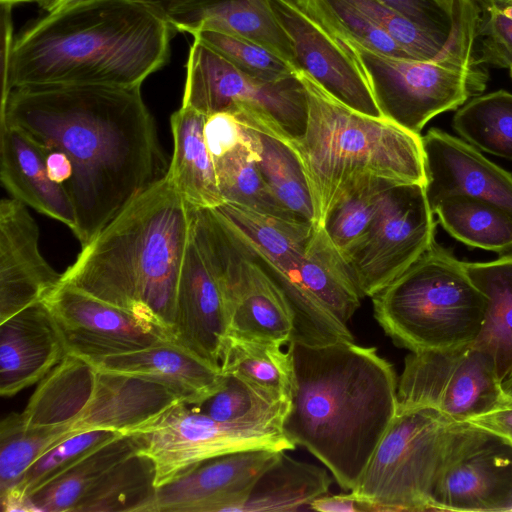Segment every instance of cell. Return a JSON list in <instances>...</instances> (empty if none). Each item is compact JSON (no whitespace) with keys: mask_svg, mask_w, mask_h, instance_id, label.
<instances>
[{"mask_svg":"<svg viewBox=\"0 0 512 512\" xmlns=\"http://www.w3.org/2000/svg\"><path fill=\"white\" fill-rule=\"evenodd\" d=\"M398 410L432 408L467 422L503 399L492 359L473 343L411 352L398 379Z\"/></svg>","mask_w":512,"mask_h":512,"instance_id":"obj_11","label":"cell"},{"mask_svg":"<svg viewBox=\"0 0 512 512\" xmlns=\"http://www.w3.org/2000/svg\"><path fill=\"white\" fill-rule=\"evenodd\" d=\"M190 35L256 79L277 82L294 75L292 66L250 40L212 30H198Z\"/></svg>","mask_w":512,"mask_h":512,"instance_id":"obj_42","label":"cell"},{"mask_svg":"<svg viewBox=\"0 0 512 512\" xmlns=\"http://www.w3.org/2000/svg\"><path fill=\"white\" fill-rule=\"evenodd\" d=\"M460 423L432 408L398 410L352 492L378 512L433 511L432 493Z\"/></svg>","mask_w":512,"mask_h":512,"instance_id":"obj_7","label":"cell"},{"mask_svg":"<svg viewBox=\"0 0 512 512\" xmlns=\"http://www.w3.org/2000/svg\"><path fill=\"white\" fill-rule=\"evenodd\" d=\"M467 422L512 443V397H503L492 409Z\"/></svg>","mask_w":512,"mask_h":512,"instance_id":"obj_47","label":"cell"},{"mask_svg":"<svg viewBox=\"0 0 512 512\" xmlns=\"http://www.w3.org/2000/svg\"><path fill=\"white\" fill-rule=\"evenodd\" d=\"M191 220V207L166 174L82 247L60 283L161 326L172 336Z\"/></svg>","mask_w":512,"mask_h":512,"instance_id":"obj_4","label":"cell"},{"mask_svg":"<svg viewBox=\"0 0 512 512\" xmlns=\"http://www.w3.org/2000/svg\"><path fill=\"white\" fill-rule=\"evenodd\" d=\"M204 137L212 160L240 145H252L247 127L229 112L206 116Z\"/></svg>","mask_w":512,"mask_h":512,"instance_id":"obj_46","label":"cell"},{"mask_svg":"<svg viewBox=\"0 0 512 512\" xmlns=\"http://www.w3.org/2000/svg\"><path fill=\"white\" fill-rule=\"evenodd\" d=\"M224 375L221 388L202 403L193 406L220 422L282 426L290 403L272 401L238 377Z\"/></svg>","mask_w":512,"mask_h":512,"instance_id":"obj_41","label":"cell"},{"mask_svg":"<svg viewBox=\"0 0 512 512\" xmlns=\"http://www.w3.org/2000/svg\"><path fill=\"white\" fill-rule=\"evenodd\" d=\"M491 4L500 13L512 20V2L492 1V0H480Z\"/></svg>","mask_w":512,"mask_h":512,"instance_id":"obj_52","label":"cell"},{"mask_svg":"<svg viewBox=\"0 0 512 512\" xmlns=\"http://www.w3.org/2000/svg\"><path fill=\"white\" fill-rule=\"evenodd\" d=\"M136 434L141 441L139 452L155 464L157 488L215 456L248 449L290 451L296 447L279 424L220 422L185 403L173 406Z\"/></svg>","mask_w":512,"mask_h":512,"instance_id":"obj_10","label":"cell"},{"mask_svg":"<svg viewBox=\"0 0 512 512\" xmlns=\"http://www.w3.org/2000/svg\"><path fill=\"white\" fill-rule=\"evenodd\" d=\"M96 368L86 359L67 354L39 383L24 411L28 427L70 425L87 405Z\"/></svg>","mask_w":512,"mask_h":512,"instance_id":"obj_29","label":"cell"},{"mask_svg":"<svg viewBox=\"0 0 512 512\" xmlns=\"http://www.w3.org/2000/svg\"><path fill=\"white\" fill-rule=\"evenodd\" d=\"M389 35L406 53L418 60H438L474 53L479 8L476 6L449 39L424 30L380 0H343Z\"/></svg>","mask_w":512,"mask_h":512,"instance_id":"obj_32","label":"cell"},{"mask_svg":"<svg viewBox=\"0 0 512 512\" xmlns=\"http://www.w3.org/2000/svg\"><path fill=\"white\" fill-rule=\"evenodd\" d=\"M179 403H184L182 397L157 379L96 369L91 397L71 430L132 435Z\"/></svg>","mask_w":512,"mask_h":512,"instance_id":"obj_20","label":"cell"},{"mask_svg":"<svg viewBox=\"0 0 512 512\" xmlns=\"http://www.w3.org/2000/svg\"><path fill=\"white\" fill-rule=\"evenodd\" d=\"M182 105L206 116L232 113L244 125L286 140L302 136L307 121L306 93L295 73L277 82L256 79L196 39L189 49Z\"/></svg>","mask_w":512,"mask_h":512,"instance_id":"obj_9","label":"cell"},{"mask_svg":"<svg viewBox=\"0 0 512 512\" xmlns=\"http://www.w3.org/2000/svg\"><path fill=\"white\" fill-rule=\"evenodd\" d=\"M307 98L302 136L286 140L304 169L322 225L342 190L355 178L374 175L396 183L426 186L420 134L384 117H372L346 106L304 70H295Z\"/></svg>","mask_w":512,"mask_h":512,"instance_id":"obj_5","label":"cell"},{"mask_svg":"<svg viewBox=\"0 0 512 512\" xmlns=\"http://www.w3.org/2000/svg\"><path fill=\"white\" fill-rule=\"evenodd\" d=\"M122 434L110 430L74 433L41 455L21 481L1 498L4 511H26L27 498L95 448Z\"/></svg>","mask_w":512,"mask_h":512,"instance_id":"obj_40","label":"cell"},{"mask_svg":"<svg viewBox=\"0 0 512 512\" xmlns=\"http://www.w3.org/2000/svg\"><path fill=\"white\" fill-rule=\"evenodd\" d=\"M140 449L137 434L122 435L102 444L32 493L27 498L26 511L74 512L85 494L112 466Z\"/></svg>","mask_w":512,"mask_h":512,"instance_id":"obj_31","label":"cell"},{"mask_svg":"<svg viewBox=\"0 0 512 512\" xmlns=\"http://www.w3.org/2000/svg\"><path fill=\"white\" fill-rule=\"evenodd\" d=\"M309 510L318 512H378L369 501L350 491L346 494H325L313 500Z\"/></svg>","mask_w":512,"mask_h":512,"instance_id":"obj_48","label":"cell"},{"mask_svg":"<svg viewBox=\"0 0 512 512\" xmlns=\"http://www.w3.org/2000/svg\"><path fill=\"white\" fill-rule=\"evenodd\" d=\"M74 434L70 425L28 427L20 413L0 424V497L9 493L46 451Z\"/></svg>","mask_w":512,"mask_h":512,"instance_id":"obj_39","label":"cell"},{"mask_svg":"<svg viewBox=\"0 0 512 512\" xmlns=\"http://www.w3.org/2000/svg\"><path fill=\"white\" fill-rule=\"evenodd\" d=\"M174 29L134 0H77L2 34L1 102L47 85L141 87L170 57Z\"/></svg>","mask_w":512,"mask_h":512,"instance_id":"obj_2","label":"cell"},{"mask_svg":"<svg viewBox=\"0 0 512 512\" xmlns=\"http://www.w3.org/2000/svg\"><path fill=\"white\" fill-rule=\"evenodd\" d=\"M205 120L206 115L182 104L170 118L173 154L167 174L193 208H217L225 203L204 137Z\"/></svg>","mask_w":512,"mask_h":512,"instance_id":"obj_25","label":"cell"},{"mask_svg":"<svg viewBox=\"0 0 512 512\" xmlns=\"http://www.w3.org/2000/svg\"><path fill=\"white\" fill-rule=\"evenodd\" d=\"M0 177L13 198L75 231L74 206L66 190L50 178L43 150L5 122H0Z\"/></svg>","mask_w":512,"mask_h":512,"instance_id":"obj_22","label":"cell"},{"mask_svg":"<svg viewBox=\"0 0 512 512\" xmlns=\"http://www.w3.org/2000/svg\"><path fill=\"white\" fill-rule=\"evenodd\" d=\"M492 1L512 2V0H492Z\"/></svg>","mask_w":512,"mask_h":512,"instance_id":"obj_55","label":"cell"},{"mask_svg":"<svg viewBox=\"0 0 512 512\" xmlns=\"http://www.w3.org/2000/svg\"><path fill=\"white\" fill-rule=\"evenodd\" d=\"M422 144L430 206L443 198L463 195L492 203L512 216L510 173L467 141L438 128L430 129Z\"/></svg>","mask_w":512,"mask_h":512,"instance_id":"obj_19","label":"cell"},{"mask_svg":"<svg viewBox=\"0 0 512 512\" xmlns=\"http://www.w3.org/2000/svg\"><path fill=\"white\" fill-rule=\"evenodd\" d=\"M217 209L237 230L276 283L297 270L315 223L291 221L232 204Z\"/></svg>","mask_w":512,"mask_h":512,"instance_id":"obj_26","label":"cell"},{"mask_svg":"<svg viewBox=\"0 0 512 512\" xmlns=\"http://www.w3.org/2000/svg\"><path fill=\"white\" fill-rule=\"evenodd\" d=\"M350 40L382 117L415 134L435 116L457 110L486 88L488 73L474 53L418 60L387 55Z\"/></svg>","mask_w":512,"mask_h":512,"instance_id":"obj_8","label":"cell"},{"mask_svg":"<svg viewBox=\"0 0 512 512\" xmlns=\"http://www.w3.org/2000/svg\"><path fill=\"white\" fill-rule=\"evenodd\" d=\"M333 482L323 467L296 460L286 451L259 475L235 512H284L308 509L328 494Z\"/></svg>","mask_w":512,"mask_h":512,"instance_id":"obj_28","label":"cell"},{"mask_svg":"<svg viewBox=\"0 0 512 512\" xmlns=\"http://www.w3.org/2000/svg\"><path fill=\"white\" fill-rule=\"evenodd\" d=\"M409 20L441 38L449 39L473 10L475 0H380Z\"/></svg>","mask_w":512,"mask_h":512,"instance_id":"obj_44","label":"cell"},{"mask_svg":"<svg viewBox=\"0 0 512 512\" xmlns=\"http://www.w3.org/2000/svg\"><path fill=\"white\" fill-rule=\"evenodd\" d=\"M431 208L442 227L468 246L494 252L512 248V216L492 203L454 195Z\"/></svg>","mask_w":512,"mask_h":512,"instance_id":"obj_35","label":"cell"},{"mask_svg":"<svg viewBox=\"0 0 512 512\" xmlns=\"http://www.w3.org/2000/svg\"><path fill=\"white\" fill-rule=\"evenodd\" d=\"M149 6L167 20L169 17L201 7L214 0H134Z\"/></svg>","mask_w":512,"mask_h":512,"instance_id":"obj_50","label":"cell"},{"mask_svg":"<svg viewBox=\"0 0 512 512\" xmlns=\"http://www.w3.org/2000/svg\"><path fill=\"white\" fill-rule=\"evenodd\" d=\"M294 1L358 44L387 55L412 58L389 35L343 0Z\"/></svg>","mask_w":512,"mask_h":512,"instance_id":"obj_43","label":"cell"},{"mask_svg":"<svg viewBox=\"0 0 512 512\" xmlns=\"http://www.w3.org/2000/svg\"><path fill=\"white\" fill-rule=\"evenodd\" d=\"M486 298L479 335L473 345L493 361L500 382L512 373V254L489 262H464Z\"/></svg>","mask_w":512,"mask_h":512,"instance_id":"obj_27","label":"cell"},{"mask_svg":"<svg viewBox=\"0 0 512 512\" xmlns=\"http://www.w3.org/2000/svg\"><path fill=\"white\" fill-rule=\"evenodd\" d=\"M0 122L69 159L66 192L76 214L73 233L82 247L169 168L141 87L16 88L1 102Z\"/></svg>","mask_w":512,"mask_h":512,"instance_id":"obj_1","label":"cell"},{"mask_svg":"<svg viewBox=\"0 0 512 512\" xmlns=\"http://www.w3.org/2000/svg\"><path fill=\"white\" fill-rule=\"evenodd\" d=\"M168 21L177 32L212 30L250 40L299 70L293 45L268 0H214Z\"/></svg>","mask_w":512,"mask_h":512,"instance_id":"obj_24","label":"cell"},{"mask_svg":"<svg viewBox=\"0 0 512 512\" xmlns=\"http://www.w3.org/2000/svg\"><path fill=\"white\" fill-rule=\"evenodd\" d=\"M43 301L57 323L68 354L87 360L173 341L165 328L64 283Z\"/></svg>","mask_w":512,"mask_h":512,"instance_id":"obj_15","label":"cell"},{"mask_svg":"<svg viewBox=\"0 0 512 512\" xmlns=\"http://www.w3.org/2000/svg\"><path fill=\"white\" fill-rule=\"evenodd\" d=\"M435 228L425 185L391 186L347 260L361 297H372L411 266L435 242Z\"/></svg>","mask_w":512,"mask_h":512,"instance_id":"obj_12","label":"cell"},{"mask_svg":"<svg viewBox=\"0 0 512 512\" xmlns=\"http://www.w3.org/2000/svg\"><path fill=\"white\" fill-rule=\"evenodd\" d=\"M395 184L362 175L351 181L332 205L321 226L346 261L365 238L386 191Z\"/></svg>","mask_w":512,"mask_h":512,"instance_id":"obj_36","label":"cell"},{"mask_svg":"<svg viewBox=\"0 0 512 512\" xmlns=\"http://www.w3.org/2000/svg\"><path fill=\"white\" fill-rule=\"evenodd\" d=\"M268 1L293 45L299 69L351 109L382 117L351 40L294 0Z\"/></svg>","mask_w":512,"mask_h":512,"instance_id":"obj_14","label":"cell"},{"mask_svg":"<svg viewBox=\"0 0 512 512\" xmlns=\"http://www.w3.org/2000/svg\"><path fill=\"white\" fill-rule=\"evenodd\" d=\"M155 480L153 460L138 451L112 466L74 512H149L157 491Z\"/></svg>","mask_w":512,"mask_h":512,"instance_id":"obj_33","label":"cell"},{"mask_svg":"<svg viewBox=\"0 0 512 512\" xmlns=\"http://www.w3.org/2000/svg\"><path fill=\"white\" fill-rule=\"evenodd\" d=\"M221 371L243 380L275 402L290 403L294 363L290 349L269 341L227 336L220 358Z\"/></svg>","mask_w":512,"mask_h":512,"instance_id":"obj_30","label":"cell"},{"mask_svg":"<svg viewBox=\"0 0 512 512\" xmlns=\"http://www.w3.org/2000/svg\"><path fill=\"white\" fill-rule=\"evenodd\" d=\"M504 397H512V373L501 382Z\"/></svg>","mask_w":512,"mask_h":512,"instance_id":"obj_53","label":"cell"},{"mask_svg":"<svg viewBox=\"0 0 512 512\" xmlns=\"http://www.w3.org/2000/svg\"><path fill=\"white\" fill-rule=\"evenodd\" d=\"M246 127L257 153V166L272 193L298 219L316 224L307 178L294 149L274 133Z\"/></svg>","mask_w":512,"mask_h":512,"instance_id":"obj_34","label":"cell"},{"mask_svg":"<svg viewBox=\"0 0 512 512\" xmlns=\"http://www.w3.org/2000/svg\"><path fill=\"white\" fill-rule=\"evenodd\" d=\"M87 361L98 370L157 379L171 387L188 405H198L212 396L225 378L220 368L171 340L138 351Z\"/></svg>","mask_w":512,"mask_h":512,"instance_id":"obj_23","label":"cell"},{"mask_svg":"<svg viewBox=\"0 0 512 512\" xmlns=\"http://www.w3.org/2000/svg\"><path fill=\"white\" fill-rule=\"evenodd\" d=\"M230 330V309L223 284L192 236L181 268L173 341L216 368Z\"/></svg>","mask_w":512,"mask_h":512,"instance_id":"obj_17","label":"cell"},{"mask_svg":"<svg viewBox=\"0 0 512 512\" xmlns=\"http://www.w3.org/2000/svg\"><path fill=\"white\" fill-rule=\"evenodd\" d=\"M433 511H512V443L461 422L432 493Z\"/></svg>","mask_w":512,"mask_h":512,"instance_id":"obj_13","label":"cell"},{"mask_svg":"<svg viewBox=\"0 0 512 512\" xmlns=\"http://www.w3.org/2000/svg\"><path fill=\"white\" fill-rule=\"evenodd\" d=\"M256 160L253 141L252 145H240L213 160L219 190L225 203L282 219L302 221L275 197L263 179Z\"/></svg>","mask_w":512,"mask_h":512,"instance_id":"obj_37","label":"cell"},{"mask_svg":"<svg viewBox=\"0 0 512 512\" xmlns=\"http://www.w3.org/2000/svg\"><path fill=\"white\" fill-rule=\"evenodd\" d=\"M453 127L478 150L512 160V93L494 91L456 110Z\"/></svg>","mask_w":512,"mask_h":512,"instance_id":"obj_38","label":"cell"},{"mask_svg":"<svg viewBox=\"0 0 512 512\" xmlns=\"http://www.w3.org/2000/svg\"><path fill=\"white\" fill-rule=\"evenodd\" d=\"M479 18L474 45L475 60L479 65L497 68L512 66V20L491 4L475 0Z\"/></svg>","mask_w":512,"mask_h":512,"instance_id":"obj_45","label":"cell"},{"mask_svg":"<svg viewBox=\"0 0 512 512\" xmlns=\"http://www.w3.org/2000/svg\"><path fill=\"white\" fill-rule=\"evenodd\" d=\"M39 248V228L21 201L0 202V323L43 301L61 282Z\"/></svg>","mask_w":512,"mask_h":512,"instance_id":"obj_18","label":"cell"},{"mask_svg":"<svg viewBox=\"0 0 512 512\" xmlns=\"http://www.w3.org/2000/svg\"><path fill=\"white\" fill-rule=\"evenodd\" d=\"M275 449H248L204 460L157 488L149 512H235Z\"/></svg>","mask_w":512,"mask_h":512,"instance_id":"obj_16","label":"cell"},{"mask_svg":"<svg viewBox=\"0 0 512 512\" xmlns=\"http://www.w3.org/2000/svg\"><path fill=\"white\" fill-rule=\"evenodd\" d=\"M371 298L378 324L395 345L411 352L473 343L486 309L464 262L436 241Z\"/></svg>","mask_w":512,"mask_h":512,"instance_id":"obj_6","label":"cell"},{"mask_svg":"<svg viewBox=\"0 0 512 512\" xmlns=\"http://www.w3.org/2000/svg\"><path fill=\"white\" fill-rule=\"evenodd\" d=\"M510 74H511V78H512V66L510 67Z\"/></svg>","mask_w":512,"mask_h":512,"instance_id":"obj_56","label":"cell"},{"mask_svg":"<svg viewBox=\"0 0 512 512\" xmlns=\"http://www.w3.org/2000/svg\"><path fill=\"white\" fill-rule=\"evenodd\" d=\"M39 0H0L1 5L11 6L21 4V3H31L35 2L37 3Z\"/></svg>","mask_w":512,"mask_h":512,"instance_id":"obj_54","label":"cell"},{"mask_svg":"<svg viewBox=\"0 0 512 512\" xmlns=\"http://www.w3.org/2000/svg\"><path fill=\"white\" fill-rule=\"evenodd\" d=\"M68 354L44 301L0 323V393L12 397L41 381Z\"/></svg>","mask_w":512,"mask_h":512,"instance_id":"obj_21","label":"cell"},{"mask_svg":"<svg viewBox=\"0 0 512 512\" xmlns=\"http://www.w3.org/2000/svg\"><path fill=\"white\" fill-rule=\"evenodd\" d=\"M42 150L45 155V162L50 178L66 190L72 176V167L69 159L58 150Z\"/></svg>","mask_w":512,"mask_h":512,"instance_id":"obj_49","label":"cell"},{"mask_svg":"<svg viewBox=\"0 0 512 512\" xmlns=\"http://www.w3.org/2000/svg\"><path fill=\"white\" fill-rule=\"evenodd\" d=\"M295 385L285 435L352 491L398 411V378L375 347L288 345Z\"/></svg>","mask_w":512,"mask_h":512,"instance_id":"obj_3","label":"cell"},{"mask_svg":"<svg viewBox=\"0 0 512 512\" xmlns=\"http://www.w3.org/2000/svg\"><path fill=\"white\" fill-rule=\"evenodd\" d=\"M77 0H39L37 4L47 13L56 11Z\"/></svg>","mask_w":512,"mask_h":512,"instance_id":"obj_51","label":"cell"}]
</instances>
